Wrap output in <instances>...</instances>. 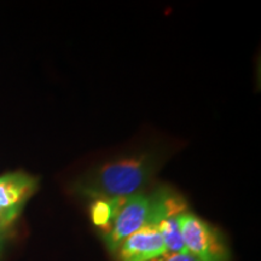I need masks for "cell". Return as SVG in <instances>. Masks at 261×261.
I'll return each mask as SVG.
<instances>
[{
	"instance_id": "3",
	"label": "cell",
	"mask_w": 261,
	"mask_h": 261,
	"mask_svg": "<svg viewBox=\"0 0 261 261\" xmlns=\"http://www.w3.org/2000/svg\"><path fill=\"white\" fill-rule=\"evenodd\" d=\"M180 230L185 250L198 261H230V248L224 236L202 218L184 212L180 215Z\"/></svg>"
},
{
	"instance_id": "6",
	"label": "cell",
	"mask_w": 261,
	"mask_h": 261,
	"mask_svg": "<svg viewBox=\"0 0 261 261\" xmlns=\"http://www.w3.org/2000/svg\"><path fill=\"white\" fill-rule=\"evenodd\" d=\"M180 214H173L160 221L158 228L165 244L166 254H178L187 252L184 247L180 230Z\"/></svg>"
},
{
	"instance_id": "2",
	"label": "cell",
	"mask_w": 261,
	"mask_h": 261,
	"mask_svg": "<svg viewBox=\"0 0 261 261\" xmlns=\"http://www.w3.org/2000/svg\"><path fill=\"white\" fill-rule=\"evenodd\" d=\"M187 211V202L173 189L162 187L151 192H137L122 202L112 224L103 231L104 243L114 254L127 237L140 228L158 227L165 218Z\"/></svg>"
},
{
	"instance_id": "7",
	"label": "cell",
	"mask_w": 261,
	"mask_h": 261,
	"mask_svg": "<svg viewBox=\"0 0 261 261\" xmlns=\"http://www.w3.org/2000/svg\"><path fill=\"white\" fill-rule=\"evenodd\" d=\"M125 200H93L91 204V219L97 227L106 231Z\"/></svg>"
},
{
	"instance_id": "5",
	"label": "cell",
	"mask_w": 261,
	"mask_h": 261,
	"mask_svg": "<svg viewBox=\"0 0 261 261\" xmlns=\"http://www.w3.org/2000/svg\"><path fill=\"white\" fill-rule=\"evenodd\" d=\"M165 254V244L159 228L145 226L127 237L114 255L117 261H152Z\"/></svg>"
},
{
	"instance_id": "8",
	"label": "cell",
	"mask_w": 261,
	"mask_h": 261,
	"mask_svg": "<svg viewBox=\"0 0 261 261\" xmlns=\"http://www.w3.org/2000/svg\"><path fill=\"white\" fill-rule=\"evenodd\" d=\"M152 261H198L195 256L188 252L178 253V254H165V255L158 257Z\"/></svg>"
},
{
	"instance_id": "4",
	"label": "cell",
	"mask_w": 261,
	"mask_h": 261,
	"mask_svg": "<svg viewBox=\"0 0 261 261\" xmlns=\"http://www.w3.org/2000/svg\"><path fill=\"white\" fill-rule=\"evenodd\" d=\"M38 180L23 172L8 173L0 177V226L14 227Z\"/></svg>"
},
{
	"instance_id": "9",
	"label": "cell",
	"mask_w": 261,
	"mask_h": 261,
	"mask_svg": "<svg viewBox=\"0 0 261 261\" xmlns=\"http://www.w3.org/2000/svg\"><path fill=\"white\" fill-rule=\"evenodd\" d=\"M11 231L12 227L0 226V257H2V254L4 252L6 241H8L9 237L11 236Z\"/></svg>"
},
{
	"instance_id": "1",
	"label": "cell",
	"mask_w": 261,
	"mask_h": 261,
	"mask_svg": "<svg viewBox=\"0 0 261 261\" xmlns=\"http://www.w3.org/2000/svg\"><path fill=\"white\" fill-rule=\"evenodd\" d=\"M160 156L143 152L107 162L74 184L75 194L90 200H126L143 191L160 167Z\"/></svg>"
}]
</instances>
